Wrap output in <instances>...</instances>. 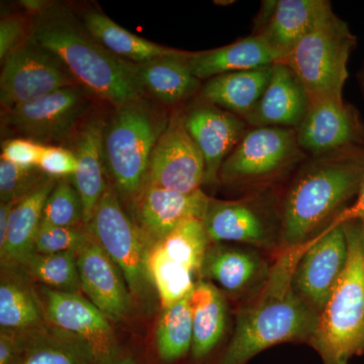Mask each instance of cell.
I'll use <instances>...</instances> for the list:
<instances>
[{
    "label": "cell",
    "mask_w": 364,
    "mask_h": 364,
    "mask_svg": "<svg viewBox=\"0 0 364 364\" xmlns=\"http://www.w3.org/2000/svg\"><path fill=\"white\" fill-rule=\"evenodd\" d=\"M311 100L294 72L282 62L273 65L272 78L255 109L245 122L252 128L279 127L296 130Z\"/></svg>",
    "instance_id": "21"
},
{
    "label": "cell",
    "mask_w": 364,
    "mask_h": 364,
    "mask_svg": "<svg viewBox=\"0 0 364 364\" xmlns=\"http://www.w3.org/2000/svg\"><path fill=\"white\" fill-rule=\"evenodd\" d=\"M279 61L267 43L253 33L217 49L189 52L188 57L189 69L200 81L232 72L262 68Z\"/></svg>",
    "instance_id": "24"
},
{
    "label": "cell",
    "mask_w": 364,
    "mask_h": 364,
    "mask_svg": "<svg viewBox=\"0 0 364 364\" xmlns=\"http://www.w3.org/2000/svg\"><path fill=\"white\" fill-rule=\"evenodd\" d=\"M210 200L202 189L182 193L146 186L133 213L139 229L148 243L153 245L160 243L182 223L191 219L203 220Z\"/></svg>",
    "instance_id": "20"
},
{
    "label": "cell",
    "mask_w": 364,
    "mask_h": 364,
    "mask_svg": "<svg viewBox=\"0 0 364 364\" xmlns=\"http://www.w3.org/2000/svg\"><path fill=\"white\" fill-rule=\"evenodd\" d=\"M205 178L202 153L189 135L183 114L174 112L153 150L147 186L191 193L202 189Z\"/></svg>",
    "instance_id": "14"
},
{
    "label": "cell",
    "mask_w": 364,
    "mask_h": 364,
    "mask_svg": "<svg viewBox=\"0 0 364 364\" xmlns=\"http://www.w3.org/2000/svg\"><path fill=\"white\" fill-rule=\"evenodd\" d=\"M80 85L2 111V126L43 145H56L76 130L90 100Z\"/></svg>",
    "instance_id": "11"
},
{
    "label": "cell",
    "mask_w": 364,
    "mask_h": 364,
    "mask_svg": "<svg viewBox=\"0 0 364 364\" xmlns=\"http://www.w3.org/2000/svg\"><path fill=\"white\" fill-rule=\"evenodd\" d=\"M349 247L344 225H329L309 242L294 268V291L320 315L343 274Z\"/></svg>",
    "instance_id": "13"
},
{
    "label": "cell",
    "mask_w": 364,
    "mask_h": 364,
    "mask_svg": "<svg viewBox=\"0 0 364 364\" xmlns=\"http://www.w3.org/2000/svg\"><path fill=\"white\" fill-rule=\"evenodd\" d=\"M32 280L20 268L1 269L0 328L23 331L48 324Z\"/></svg>",
    "instance_id": "28"
},
{
    "label": "cell",
    "mask_w": 364,
    "mask_h": 364,
    "mask_svg": "<svg viewBox=\"0 0 364 364\" xmlns=\"http://www.w3.org/2000/svg\"><path fill=\"white\" fill-rule=\"evenodd\" d=\"M87 227H58L42 223L35 240L33 253L55 254L75 251L85 243Z\"/></svg>",
    "instance_id": "37"
},
{
    "label": "cell",
    "mask_w": 364,
    "mask_h": 364,
    "mask_svg": "<svg viewBox=\"0 0 364 364\" xmlns=\"http://www.w3.org/2000/svg\"><path fill=\"white\" fill-rule=\"evenodd\" d=\"M183 119L205 161V186L220 183L222 165L248 131L247 123L236 114L203 100L189 107Z\"/></svg>",
    "instance_id": "16"
},
{
    "label": "cell",
    "mask_w": 364,
    "mask_h": 364,
    "mask_svg": "<svg viewBox=\"0 0 364 364\" xmlns=\"http://www.w3.org/2000/svg\"><path fill=\"white\" fill-rule=\"evenodd\" d=\"M77 265L81 291L91 303L114 322L128 318L134 301L126 280L90 230L77 251Z\"/></svg>",
    "instance_id": "18"
},
{
    "label": "cell",
    "mask_w": 364,
    "mask_h": 364,
    "mask_svg": "<svg viewBox=\"0 0 364 364\" xmlns=\"http://www.w3.org/2000/svg\"><path fill=\"white\" fill-rule=\"evenodd\" d=\"M16 364H97L90 349L50 324L26 331L25 350Z\"/></svg>",
    "instance_id": "30"
},
{
    "label": "cell",
    "mask_w": 364,
    "mask_h": 364,
    "mask_svg": "<svg viewBox=\"0 0 364 364\" xmlns=\"http://www.w3.org/2000/svg\"><path fill=\"white\" fill-rule=\"evenodd\" d=\"M45 145L31 139L14 138L4 141L1 145V159L23 168L39 167Z\"/></svg>",
    "instance_id": "39"
},
{
    "label": "cell",
    "mask_w": 364,
    "mask_h": 364,
    "mask_svg": "<svg viewBox=\"0 0 364 364\" xmlns=\"http://www.w3.org/2000/svg\"><path fill=\"white\" fill-rule=\"evenodd\" d=\"M308 243L275 254L267 282L241 304L233 334L212 364H248L277 345L310 343L318 315L293 286L294 268Z\"/></svg>",
    "instance_id": "1"
},
{
    "label": "cell",
    "mask_w": 364,
    "mask_h": 364,
    "mask_svg": "<svg viewBox=\"0 0 364 364\" xmlns=\"http://www.w3.org/2000/svg\"><path fill=\"white\" fill-rule=\"evenodd\" d=\"M363 85H364V75H363Z\"/></svg>",
    "instance_id": "44"
},
{
    "label": "cell",
    "mask_w": 364,
    "mask_h": 364,
    "mask_svg": "<svg viewBox=\"0 0 364 364\" xmlns=\"http://www.w3.org/2000/svg\"><path fill=\"white\" fill-rule=\"evenodd\" d=\"M41 301L48 324L73 335L90 349L97 364H140L119 343L109 318L79 293L41 287Z\"/></svg>",
    "instance_id": "10"
},
{
    "label": "cell",
    "mask_w": 364,
    "mask_h": 364,
    "mask_svg": "<svg viewBox=\"0 0 364 364\" xmlns=\"http://www.w3.org/2000/svg\"><path fill=\"white\" fill-rule=\"evenodd\" d=\"M273 65L208 79L200 87V97L245 121L267 90Z\"/></svg>",
    "instance_id": "26"
},
{
    "label": "cell",
    "mask_w": 364,
    "mask_h": 364,
    "mask_svg": "<svg viewBox=\"0 0 364 364\" xmlns=\"http://www.w3.org/2000/svg\"><path fill=\"white\" fill-rule=\"evenodd\" d=\"M167 124L144 98L117 107L105 124V168L132 212L147 186L153 150Z\"/></svg>",
    "instance_id": "5"
},
{
    "label": "cell",
    "mask_w": 364,
    "mask_h": 364,
    "mask_svg": "<svg viewBox=\"0 0 364 364\" xmlns=\"http://www.w3.org/2000/svg\"><path fill=\"white\" fill-rule=\"evenodd\" d=\"M189 52L181 56H165L143 64H134L141 92L149 93L165 105H174L195 95L202 81L189 69Z\"/></svg>",
    "instance_id": "27"
},
{
    "label": "cell",
    "mask_w": 364,
    "mask_h": 364,
    "mask_svg": "<svg viewBox=\"0 0 364 364\" xmlns=\"http://www.w3.org/2000/svg\"><path fill=\"white\" fill-rule=\"evenodd\" d=\"M86 227L121 270L134 304L151 312L155 308L156 293L148 269L151 245L124 210L114 184L107 182Z\"/></svg>",
    "instance_id": "6"
},
{
    "label": "cell",
    "mask_w": 364,
    "mask_h": 364,
    "mask_svg": "<svg viewBox=\"0 0 364 364\" xmlns=\"http://www.w3.org/2000/svg\"><path fill=\"white\" fill-rule=\"evenodd\" d=\"M212 243H233L277 253L282 249L280 198L261 188L239 200L210 198L203 219Z\"/></svg>",
    "instance_id": "8"
},
{
    "label": "cell",
    "mask_w": 364,
    "mask_h": 364,
    "mask_svg": "<svg viewBox=\"0 0 364 364\" xmlns=\"http://www.w3.org/2000/svg\"><path fill=\"white\" fill-rule=\"evenodd\" d=\"M159 244L169 258L188 268L200 277L203 261L210 242L203 220L191 219L182 223Z\"/></svg>",
    "instance_id": "34"
},
{
    "label": "cell",
    "mask_w": 364,
    "mask_h": 364,
    "mask_svg": "<svg viewBox=\"0 0 364 364\" xmlns=\"http://www.w3.org/2000/svg\"><path fill=\"white\" fill-rule=\"evenodd\" d=\"M364 178V150L309 157L280 200L282 249L304 245L355 200Z\"/></svg>",
    "instance_id": "2"
},
{
    "label": "cell",
    "mask_w": 364,
    "mask_h": 364,
    "mask_svg": "<svg viewBox=\"0 0 364 364\" xmlns=\"http://www.w3.org/2000/svg\"><path fill=\"white\" fill-rule=\"evenodd\" d=\"M18 268L32 282L48 289L63 293H79L81 291L77 252L75 251L55 254L33 253Z\"/></svg>",
    "instance_id": "33"
},
{
    "label": "cell",
    "mask_w": 364,
    "mask_h": 364,
    "mask_svg": "<svg viewBox=\"0 0 364 364\" xmlns=\"http://www.w3.org/2000/svg\"><path fill=\"white\" fill-rule=\"evenodd\" d=\"M26 330L0 329V364H16L25 350Z\"/></svg>",
    "instance_id": "41"
},
{
    "label": "cell",
    "mask_w": 364,
    "mask_h": 364,
    "mask_svg": "<svg viewBox=\"0 0 364 364\" xmlns=\"http://www.w3.org/2000/svg\"><path fill=\"white\" fill-rule=\"evenodd\" d=\"M105 124L100 117H90L81 124L71 149L77 161V169L71 181L82 200L85 226L92 219L107 186L105 178Z\"/></svg>",
    "instance_id": "23"
},
{
    "label": "cell",
    "mask_w": 364,
    "mask_h": 364,
    "mask_svg": "<svg viewBox=\"0 0 364 364\" xmlns=\"http://www.w3.org/2000/svg\"><path fill=\"white\" fill-rule=\"evenodd\" d=\"M42 223L58 227L85 226L82 200L71 179L57 181L45 203Z\"/></svg>",
    "instance_id": "35"
},
{
    "label": "cell",
    "mask_w": 364,
    "mask_h": 364,
    "mask_svg": "<svg viewBox=\"0 0 364 364\" xmlns=\"http://www.w3.org/2000/svg\"><path fill=\"white\" fill-rule=\"evenodd\" d=\"M16 203H0V248L6 243L9 232V219Z\"/></svg>",
    "instance_id": "43"
},
{
    "label": "cell",
    "mask_w": 364,
    "mask_h": 364,
    "mask_svg": "<svg viewBox=\"0 0 364 364\" xmlns=\"http://www.w3.org/2000/svg\"><path fill=\"white\" fill-rule=\"evenodd\" d=\"M294 129L252 128L220 171V183L237 188H265L308 159Z\"/></svg>",
    "instance_id": "9"
},
{
    "label": "cell",
    "mask_w": 364,
    "mask_h": 364,
    "mask_svg": "<svg viewBox=\"0 0 364 364\" xmlns=\"http://www.w3.org/2000/svg\"><path fill=\"white\" fill-rule=\"evenodd\" d=\"M32 23L18 14L4 16L0 21V60H4L31 39Z\"/></svg>",
    "instance_id": "38"
},
{
    "label": "cell",
    "mask_w": 364,
    "mask_h": 364,
    "mask_svg": "<svg viewBox=\"0 0 364 364\" xmlns=\"http://www.w3.org/2000/svg\"><path fill=\"white\" fill-rule=\"evenodd\" d=\"M355 44L348 25L331 9L282 62L298 76L311 102L343 97Z\"/></svg>",
    "instance_id": "7"
},
{
    "label": "cell",
    "mask_w": 364,
    "mask_h": 364,
    "mask_svg": "<svg viewBox=\"0 0 364 364\" xmlns=\"http://www.w3.org/2000/svg\"><path fill=\"white\" fill-rule=\"evenodd\" d=\"M189 306L193 336L188 364H212L227 332V299L213 282L198 279L189 296Z\"/></svg>",
    "instance_id": "22"
},
{
    "label": "cell",
    "mask_w": 364,
    "mask_h": 364,
    "mask_svg": "<svg viewBox=\"0 0 364 364\" xmlns=\"http://www.w3.org/2000/svg\"><path fill=\"white\" fill-rule=\"evenodd\" d=\"M299 147L308 157L347 150H364V124L358 112L343 97L311 102L296 130Z\"/></svg>",
    "instance_id": "15"
},
{
    "label": "cell",
    "mask_w": 364,
    "mask_h": 364,
    "mask_svg": "<svg viewBox=\"0 0 364 364\" xmlns=\"http://www.w3.org/2000/svg\"><path fill=\"white\" fill-rule=\"evenodd\" d=\"M193 315L189 296L162 310L155 333L159 364H178L189 358L193 345Z\"/></svg>",
    "instance_id": "31"
},
{
    "label": "cell",
    "mask_w": 364,
    "mask_h": 364,
    "mask_svg": "<svg viewBox=\"0 0 364 364\" xmlns=\"http://www.w3.org/2000/svg\"><path fill=\"white\" fill-rule=\"evenodd\" d=\"M148 269L162 310L188 298L195 289L196 275L169 258L159 244L150 246Z\"/></svg>",
    "instance_id": "32"
},
{
    "label": "cell",
    "mask_w": 364,
    "mask_h": 364,
    "mask_svg": "<svg viewBox=\"0 0 364 364\" xmlns=\"http://www.w3.org/2000/svg\"><path fill=\"white\" fill-rule=\"evenodd\" d=\"M0 75L2 111L79 83L53 53L32 39L4 62Z\"/></svg>",
    "instance_id": "12"
},
{
    "label": "cell",
    "mask_w": 364,
    "mask_h": 364,
    "mask_svg": "<svg viewBox=\"0 0 364 364\" xmlns=\"http://www.w3.org/2000/svg\"><path fill=\"white\" fill-rule=\"evenodd\" d=\"M272 262L265 257L263 251L256 248L239 244L212 243L203 261L200 279L217 282L222 291L243 303L267 282Z\"/></svg>",
    "instance_id": "19"
},
{
    "label": "cell",
    "mask_w": 364,
    "mask_h": 364,
    "mask_svg": "<svg viewBox=\"0 0 364 364\" xmlns=\"http://www.w3.org/2000/svg\"><path fill=\"white\" fill-rule=\"evenodd\" d=\"M58 179L49 177L39 188L14 205L6 243L0 248L1 269L18 268L33 254L48 196Z\"/></svg>",
    "instance_id": "25"
},
{
    "label": "cell",
    "mask_w": 364,
    "mask_h": 364,
    "mask_svg": "<svg viewBox=\"0 0 364 364\" xmlns=\"http://www.w3.org/2000/svg\"><path fill=\"white\" fill-rule=\"evenodd\" d=\"M31 23V39L56 55L79 85L100 100L117 109L143 98L134 63L107 51L70 11L51 4Z\"/></svg>",
    "instance_id": "3"
},
{
    "label": "cell",
    "mask_w": 364,
    "mask_h": 364,
    "mask_svg": "<svg viewBox=\"0 0 364 364\" xmlns=\"http://www.w3.org/2000/svg\"><path fill=\"white\" fill-rule=\"evenodd\" d=\"M331 9L326 0H265L252 33L264 41L282 62Z\"/></svg>",
    "instance_id": "17"
},
{
    "label": "cell",
    "mask_w": 364,
    "mask_h": 364,
    "mask_svg": "<svg viewBox=\"0 0 364 364\" xmlns=\"http://www.w3.org/2000/svg\"><path fill=\"white\" fill-rule=\"evenodd\" d=\"M39 168L52 178H72L77 169V161L71 149L59 145H45Z\"/></svg>",
    "instance_id": "40"
},
{
    "label": "cell",
    "mask_w": 364,
    "mask_h": 364,
    "mask_svg": "<svg viewBox=\"0 0 364 364\" xmlns=\"http://www.w3.org/2000/svg\"><path fill=\"white\" fill-rule=\"evenodd\" d=\"M48 178L39 167L23 168L0 160V203L20 202Z\"/></svg>",
    "instance_id": "36"
},
{
    "label": "cell",
    "mask_w": 364,
    "mask_h": 364,
    "mask_svg": "<svg viewBox=\"0 0 364 364\" xmlns=\"http://www.w3.org/2000/svg\"><path fill=\"white\" fill-rule=\"evenodd\" d=\"M82 23L107 51L130 63L143 64L160 57L181 56L186 52L138 37L97 9L86 11Z\"/></svg>",
    "instance_id": "29"
},
{
    "label": "cell",
    "mask_w": 364,
    "mask_h": 364,
    "mask_svg": "<svg viewBox=\"0 0 364 364\" xmlns=\"http://www.w3.org/2000/svg\"><path fill=\"white\" fill-rule=\"evenodd\" d=\"M351 221L364 223V178L354 202L348 208H345L330 225H340Z\"/></svg>",
    "instance_id": "42"
},
{
    "label": "cell",
    "mask_w": 364,
    "mask_h": 364,
    "mask_svg": "<svg viewBox=\"0 0 364 364\" xmlns=\"http://www.w3.org/2000/svg\"><path fill=\"white\" fill-rule=\"evenodd\" d=\"M343 225L348 261L309 343L322 364H350L364 355V223Z\"/></svg>",
    "instance_id": "4"
}]
</instances>
